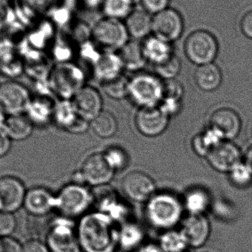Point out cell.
<instances>
[{
	"mask_svg": "<svg viewBox=\"0 0 252 252\" xmlns=\"http://www.w3.org/2000/svg\"><path fill=\"white\" fill-rule=\"evenodd\" d=\"M94 133L99 137L108 139L116 134L118 123L113 114L103 110L90 123Z\"/></svg>",
	"mask_w": 252,
	"mask_h": 252,
	"instance_id": "29",
	"label": "cell"
},
{
	"mask_svg": "<svg viewBox=\"0 0 252 252\" xmlns=\"http://www.w3.org/2000/svg\"><path fill=\"white\" fill-rule=\"evenodd\" d=\"M184 208L189 215H204L210 204L209 194L202 188H191L183 199Z\"/></svg>",
	"mask_w": 252,
	"mask_h": 252,
	"instance_id": "27",
	"label": "cell"
},
{
	"mask_svg": "<svg viewBox=\"0 0 252 252\" xmlns=\"http://www.w3.org/2000/svg\"><path fill=\"white\" fill-rule=\"evenodd\" d=\"M145 238V230L139 223L129 220L120 225L118 241L122 250L127 252L137 250L143 245Z\"/></svg>",
	"mask_w": 252,
	"mask_h": 252,
	"instance_id": "24",
	"label": "cell"
},
{
	"mask_svg": "<svg viewBox=\"0 0 252 252\" xmlns=\"http://www.w3.org/2000/svg\"><path fill=\"white\" fill-rule=\"evenodd\" d=\"M221 71L214 63L198 66L194 72V81L197 87L204 92L216 91L222 83Z\"/></svg>",
	"mask_w": 252,
	"mask_h": 252,
	"instance_id": "23",
	"label": "cell"
},
{
	"mask_svg": "<svg viewBox=\"0 0 252 252\" xmlns=\"http://www.w3.org/2000/svg\"><path fill=\"white\" fill-rule=\"evenodd\" d=\"M225 140L216 129L209 126L204 131L195 135L191 145L194 152L199 157H206L213 148Z\"/></svg>",
	"mask_w": 252,
	"mask_h": 252,
	"instance_id": "26",
	"label": "cell"
},
{
	"mask_svg": "<svg viewBox=\"0 0 252 252\" xmlns=\"http://www.w3.org/2000/svg\"><path fill=\"white\" fill-rule=\"evenodd\" d=\"M93 195L84 185H66L56 196V209L62 216L72 219L87 214L93 204Z\"/></svg>",
	"mask_w": 252,
	"mask_h": 252,
	"instance_id": "4",
	"label": "cell"
},
{
	"mask_svg": "<svg viewBox=\"0 0 252 252\" xmlns=\"http://www.w3.org/2000/svg\"><path fill=\"white\" fill-rule=\"evenodd\" d=\"M183 31V18L174 9L168 7L153 16L152 32L163 41L171 44L182 36Z\"/></svg>",
	"mask_w": 252,
	"mask_h": 252,
	"instance_id": "9",
	"label": "cell"
},
{
	"mask_svg": "<svg viewBox=\"0 0 252 252\" xmlns=\"http://www.w3.org/2000/svg\"><path fill=\"white\" fill-rule=\"evenodd\" d=\"M241 28L243 33L252 39V10L244 15L241 20Z\"/></svg>",
	"mask_w": 252,
	"mask_h": 252,
	"instance_id": "45",
	"label": "cell"
},
{
	"mask_svg": "<svg viewBox=\"0 0 252 252\" xmlns=\"http://www.w3.org/2000/svg\"><path fill=\"white\" fill-rule=\"evenodd\" d=\"M3 130L10 139L23 140L31 136L32 130V123L22 114L10 115L4 123Z\"/></svg>",
	"mask_w": 252,
	"mask_h": 252,
	"instance_id": "28",
	"label": "cell"
},
{
	"mask_svg": "<svg viewBox=\"0 0 252 252\" xmlns=\"http://www.w3.org/2000/svg\"><path fill=\"white\" fill-rule=\"evenodd\" d=\"M121 189L128 199L136 203H146L157 192L155 182L142 170H132L121 181Z\"/></svg>",
	"mask_w": 252,
	"mask_h": 252,
	"instance_id": "8",
	"label": "cell"
},
{
	"mask_svg": "<svg viewBox=\"0 0 252 252\" xmlns=\"http://www.w3.org/2000/svg\"><path fill=\"white\" fill-rule=\"evenodd\" d=\"M5 119H4V112L2 109L0 108V130H2L4 127Z\"/></svg>",
	"mask_w": 252,
	"mask_h": 252,
	"instance_id": "50",
	"label": "cell"
},
{
	"mask_svg": "<svg viewBox=\"0 0 252 252\" xmlns=\"http://www.w3.org/2000/svg\"><path fill=\"white\" fill-rule=\"evenodd\" d=\"M129 80L121 75L118 78L102 83L106 95L115 100H121L127 97Z\"/></svg>",
	"mask_w": 252,
	"mask_h": 252,
	"instance_id": "32",
	"label": "cell"
},
{
	"mask_svg": "<svg viewBox=\"0 0 252 252\" xmlns=\"http://www.w3.org/2000/svg\"><path fill=\"white\" fill-rule=\"evenodd\" d=\"M133 10V0H105L103 2V12L110 19H126Z\"/></svg>",
	"mask_w": 252,
	"mask_h": 252,
	"instance_id": "31",
	"label": "cell"
},
{
	"mask_svg": "<svg viewBox=\"0 0 252 252\" xmlns=\"http://www.w3.org/2000/svg\"><path fill=\"white\" fill-rule=\"evenodd\" d=\"M142 45L147 62H150L154 66L166 62L174 54L171 44L154 35L145 38Z\"/></svg>",
	"mask_w": 252,
	"mask_h": 252,
	"instance_id": "22",
	"label": "cell"
},
{
	"mask_svg": "<svg viewBox=\"0 0 252 252\" xmlns=\"http://www.w3.org/2000/svg\"><path fill=\"white\" fill-rule=\"evenodd\" d=\"M0 252H22V247L16 240L3 237L0 238Z\"/></svg>",
	"mask_w": 252,
	"mask_h": 252,
	"instance_id": "42",
	"label": "cell"
},
{
	"mask_svg": "<svg viewBox=\"0 0 252 252\" xmlns=\"http://www.w3.org/2000/svg\"><path fill=\"white\" fill-rule=\"evenodd\" d=\"M16 221L11 213L0 211V238L7 237L14 231Z\"/></svg>",
	"mask_w": 252,
	"mask_h": 252,
	"instance_id": "38",
	"label": "cell"
},
{
	"mask_svg": "<svg viewBox=\"0 0 252 252\" xmlns=\"http://www.w3.org/2000/svg\"><path fill=\"white\" fill-rule=\"evenodd\" d=\"M103 155L115 171L124 170L128 165L129 157L127 153L121 147H110L103 153Z\"/></svg>",
	"mask_w": 252,
	"mask_h": 252,
	"instance_id": "34",
	"label": "cell"
},
{
	"mask_svg": "<svg viewBox=\"0 0 252 252\" xmlns=\"http://www.w3.org/2000/svg\"><path fill=\"white\" fill-rule=\"evenodd\" d=\"M22 252H50L47 246L38 240H31L22 247Z\"/></svg>",
	"mask_w": 252,
	"mask_h": 252,
	"instance_id": "44",
	"label": "cell"
},
{
	"mask_svg": "<svg viewBox=\"0 0 252 252\" xmlns=\"http://www.w3.org/2000/svg\"><path fill=\"white\" fill-rule=\"evenodd\" d=\"M180 230L189 247L199 248L210 236V222L204 215L188 214L182 220Z\"/></svg>",
	"mask_w": 252,
	"mask_h": 252,
	"instance_id": "16",
	"label": "cell"
},
{
	"mask_svg": "<svg viewBox=\"0 0 252 252\" xmlns=\"http://www.w3.org/2000/svg\"><path fill=\"white\" fill-rule=\"evenodd\" d=\"M110 217L100 211L87 213L77 225L82 252H115L119 247V227Z\"/></svg>",
	"mask_w": 252,
	"mask_h": 252,
	"instance_id": "1",
	"label": "cell"
},
{
	"mask_svg": "<svg viewBox=\"0 0 252 252\" xmlns=\"http://www.w3.org/2000/svg\"><path fill=\"white\" fill-rule=\"evenodd\" d=\"M10 148V139L4 130H0V157L5 155Z\"/></svg>",
	"mask_w": 252,
	"mask_h": 252,
	"instance_id": "47",
	"label": "cell"
},
{
	"mask_svg": "<svg viewBox=\"0 0 252 252\" xmlns=\"http://www.w3.org/2000/svg\"><path fill=\"white\" fill-rule=\"evenodd\" d=\"M120 51L119 56L124 63V68L128 70H139L146 63L142 43L138 41V40H129Z\"/></svg>",
	"mask_w": 252,
	"mask_h": 252,
	"instance_id": "25",
	"label": "cell"
},
{
	"mask_svg": "<svg viewBox=\"0 0 252 252\" xmlns=\"http://www.w3.org/2000/svg\"><path fill=\"white\" fill-rule=\"evenodd\" d=\"M229 179L235 187L246 188L252 182V172L248 166L241 161L228 173Z\"/></svg>",
	"mask_w": 252,
	"mask_h": 252,
	"instance_id": "35",
	"label": "cell"
},
{
	"mask_svg": "<svg viewBox=\"0 0 252 252\" xmlns=\"http://www.w3.org/2000/svg\"><path fill=\"white\" fill-rule=\"evenodd\" d=\"M185 56L191 63L201 66L213 63L219 53V43L216 37L204 30L191 32L184 44Z\"/></svg>",
	"mask_w": 252,
	"mask_h": 252,
	"instance_id": "5",
	"label": "cell"
},
{
	"mask_svg": "<svg viewBox=\"0 0 252 252\" xmlns=\"http://www.w3.org/2000/svg\"><path fill=\"white\" fill-rule=\"evenodd\" d=\"M125 25L129 36L133 39L146 38L152 32L153 16L143 8L134 9L126 18Z\"/></svg>",
	"mask_w": 252,
	"mask_h": 252,
	"instance_id": "21",
	"label": "cell"
},
{
	"mask_svg": "<svg viewBox=\"0 0 252 252\" xmlns=\"http://www.w3.org/2000/svg\"><path fill=\"white\" fill-rule=\"evenodd\" d=\"M25 208L31 214L44 216L56 208V196L44 188H34L26 192Z\"/></svg>",
	"mask_w": 252,
	"mask_h": 252,
	"instance_id": "18",
	"label": "cell"
},
{
	"mask_svg": "<svg viewBox=\"0 0 252 252\" xmlns=\"http://www.w3.org/2000/svg\"><path fill=\"white\" fill-rule=\"evenodd\" d=\"M124 68V63L119 54L106 51L100 54L93 64V72L95 78L102 84L122 75Z\"/></svg>",
	"mask_w": 252,
	"mask_h": 252,
	"instance_id": "20",
	"label": "cell"
},
{
	"mask_svg": "<svg viewBox=\"0 0 252 252\" xmlns=\"http://www.w3.org/2000/svg\"><path fill=\"white\" fill-rule=\"evenodd\" d=\"M58 0H22L27 8L34 13H44L53 7Z\"/></svg>",
	"mask_w": 252,
	"mask_h": 252,
	"instance_id": "39",
	"label": "cell"
},
{
	"mask_svg": "<svg viewBox=\"0 0 252 252\" xmlns=\"http://www.w3.org/2000/svg\"><path fill=\"white\" fill-rule=\"evenodd\" d=\"M59 93L65 98L73 97L84 87L85 76L78 67L73 66H62L57 75Z\"/></svg>",
	"mask_w": 252,
	"mask_h": 252,
	"instance_id": "19",
	"label": "cell"
},
{
	"mask_svg": "<svg viewBox=\"0 0 252 252\" xmlns=\"http://www.w3.org/2000/svg\"><path fill=\"white\" fill-rule=\"evenodd\" d=\"M31 97L19 83L9 81L0 85V108L10 115H21L29 109Z\"/></svg>",
	"mask_w": 252,
	"mask_h": 252,
	"instance_id": "11",
	"label": "cell"
},
{
	"mask_svg": "<svg viewBox=\"0 0 252 252\" xmlns=\"http://www.w3.org/2000/svg\"><path fill=\"white\" fill-rule=\"evenodd\" d=\"M244 163L248 166L252 172V145L247 149L244 157Z\"/></svg>",
	"mask_w": 252,
	"mask_h": 252,
	"instance_id": "49",
	"label": "cell"
},
{
	"mask_svg": "<svg viewBox=\"0 0 252 252\" xmlns=\"http://www.w3.org/2000/svg\"><path fill=\"white\" fill-rule=\"evenodd\" d=\"M9 10L7 0H0V30L2 29L8 22Z\"/></svg>",
	"mask_w": 252,
	"mask_h": 252,
	"instance_id": "46",
	"label": "cell"
},
{
	"mask_svg": "<svg viewBox=\"0 0 252 252\" xmlns=\"http://www.w3.org/2000/svg\"><path fill=\"white\" fill-rule=\"evenodd\" d=\"M136 252H163L158 244H145L141 246Z\"/></svg>",
	"mask_w": 252,
	"mask_h": 252,
	"instance_id": "48",
	"label": "cell"
},
{
	"mask_svg": "<svg viewBox=\"0 0 252 252\" xmlns=\"http://www.w3.org/2000/svg\"><path fill=\"white\" fill-rule=\"evenodd\" d=\"M164 95V81L157 75L139 73L129 80L127 97L141 108L159 106Z\"/></svg>",
	"mask_w": 252,
	"mask_h": 252,
	"instance_id": "3",
	"label": "cell"
},
{
	"mask_svg": "<svg viewBox=\"0 0 252 252\" xmlns=\"http://www.w3.org/2000/svg\"><path fill=\"white\" fill-rule=\"evenodd\" d=\"M56 118L62 127L67 129L78 118L72 101L64 100L62 102L56 109Z\"/></svg>",
	"mask_w": 252,
	"mask_h": 252,
	"instance_id": "36",
	"label": "cell"
},
{
	"mask_svg": "<svg viewBox=\"0 0 252 252\" xmlns=\"http://www.w3.org/2000/svg\"><path fill=\"white\" fill-rule=\"evenodd\" d=\"M184 211L182 199L170 192H156L145 203L147 221L154 229L162 232L174 229L182 222Z\"/></svg>",
	"mask_w": 252,
	"mask_h": 252,
	"instance_id": "2",
	"label": "cell"
},
{
	"mask_svg": "<svg viewBox=\"0 0 252 252\" xmlns=\"http://www.w3.org/2000/svg\"><path fill=\"white\" fill-rule=\"evenodd\" d=\"M241 158L239 148L230 140H223L206 157L209 164L214 170L227 173L242 161Z\"/></svg>",
	"mask_w": 252,
	"mask_h": 252,
	"instance_id": "13",
	"label": "cell"
},
{
	"mask_svg": "<svg viewBox=\"0 0 252 252\" xmlns=\"http://www.w3.org/2000/svg\"><path fill=\"white\" fill-rule=\"evenodd\" d=\"M47 244L50 252H82L76 225L63 216L48 229Z\"/></svg>",
	"mask_w": 252,
	"mask_h": 252,
	"instance_id": "6",
	"label": "cell"
},
{
	"mask_svg": "<svg viewBox=\"0 0 252 252\" xmlns=\"http://www.w3.org/2000/svg\"><path fill=\"white\" fill-rule=\"evenodd\" d=\"M154 67H155L156 75L157 76L164 81H168V80L175 79L178 76L182 68V63L179 57L173 54L166 62Z\"/></svg>",
	"mask_w": 252,
	"mask_h": 252,
	"instance_id": "33",
	"label": "cell"
},
{
	"mask_svg": "<svg viewBox=\"0 0 252 252\" xmlns=\"http://www.w3.org/2000/svg\"><path fill=\"white\" fill-rule=\"evenodd\" d=\"M170 118L158 106L141 108L136 112L134 124L140 134L156 137L162 134L169 125Z\"/></svg>",
	"mask_w": 252,
	"mask_h": 252,
	"instance_id": "12",
	"label": "cell"
},
{
	"mask_svg": "<svg viewBox=\"0 0 252 252\" xmlns=\"http://www.w3.org/2000/svg\"><path fill=\"white\" fill-rule=\"evenodd\" d=\"M79 170L84 182L95 188L107 185L115 173L105 158L103 153L90 154L83 161Z\"/></svg>",
	"mask_w": 252,
	"mask_h": 252,
	"instance_id": "10",
	"label": "cell"
},
{
	"mask_svg": "<svg viewBox=\"0 0 252 252\" xmlns=\"http://www.w3.org/2000/svg\"><path fill=\"white\" fill-rule=\"evenodd\" d=\"M93 36L99 46L110 52L121 50L130 37L125 23L107 17L96 24L93 28Z\"/></svg>",
	"mask_w": 252,
	"mask_h": 252,
	"instance_id": "7",
	"label": "cell"
},
{
	"mask_svg": "<svg viewBox=\"0 0 252 252\" xmlns=\"http://www.w3.org/2000/svg\"><path fill=\"white\" fill-rule=\"evenodd\" d=\"M184 88L180 82L176 81V79L164 81L163 99H176V100H182Z\"/></svg>",
	"mask_w": 252,
	"mask_h": 252,
	"instance_id": "37",
	"label": "cell"
},
{
	"mask_svg": "<svg viewBox=\"0 0 252 252\" xmlns=\"http://www.w3.org/2000/svg\"><path fill=\"white\" fill-rule=\"evenodd\" d=\"M182 100L176 99L164 98L161 100L158 107L169 118L178 115L182 109Z\"/></svg>",
	"mask_w": 252,
	"mask_h": 252,
	"instance_id": "41",
	"label": "cell"
},
{
	"mask_svg": "<svg viewBox=\"0 0 252 252\" xmlns=\"http://www.w3.org/2000/svg\"><path fill=\"white\" fill-rule=\"evenodd\" d=\"M157 244L163 252H185L189 247L180 229L164 231Z\"/></svg>",
	"mask_w": 252,
	"mask_h": 252,
	"instance_id": "30",
	"label": "cell"
},
{
	"mask_svg": "<svg viewBox=\"0 0 252 252\" xmlns=\"http://www.w3.org/2000/svg\"><path fill=\"white\" fill-rule=\"evenodd\" d=\"M72 103L78 115L90 123L103 111L101 94L90 86H84L79 90L74 96Z\"/></svg>",
	"mask_w": 252,
	"mask_h": 252,
	"instance_id": "14",
	"label": "cell"
},
{
	"mask_svg": "<svg viewBox=\"0 0 252 252\" xmlns=\"http://www.w3.org/2000/svg\"><path fill=\"white\" fill-rule=\"evenodd\" d=\"M90 126V121L84 119L81 117L78 116V118L75 120V122L72 124L66 130L72 133H84L88 130Z\"/></svg>",
	"mask_w": 252,
	"mask_h": 252,
	"instance_id": "43",
	"label": "cell"
},
{
	"mask_svg": "<svg viewBox=\"0 0 252 252\" xmlns=\"http://www.w3.org/2000/svg\"><path fill=\"white\" fill-rule=\"evenodd\" d=\"M25 187L19 179L13 176L0 178V211L13 213L25 201Z\"/></svg>",
	"mask_w": 252,
	"mask_h": 252,
	"instance_id": "15",
	"label": "cell"
},
{
	"mask_svg": "<svg viewBox=\"0 0 252 252\" xmlns=\"http://www.w3.org/2000/svg\"><path fill=\"white\" fill-rule=\"evenodd\" d=\"M210 127L220 133L225 140H231L239 134L241 120L238 114L230 108L216 109L210 118Z\"/></svg>",
	"mask_w": 252,
	"mask_h": 252,
	"instance_id": "17",
	"label": "cell"
},
{
	"mask_svg": "<svg viewBox=\"0 0 252 252\" xmlns=\"http://www.w3.org/2000/svg\"><path fill=\"white\" fill-rule=\"evenodd\" d=\"M142 8L150 14H157L168 8L170 0H140Z\"/></svg>",
	"mask_w": 252,
	"mask_h": 252,
	"instance_id": "40",
	"label": "cell"
}]
</instances>
